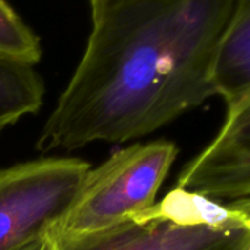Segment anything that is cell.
Wrapping results in <instances>:
<instances>
[{
  "mask_svg": "<svg viewBox=\"0 0 250 250\" xmlns=\"http://www.w3.org/2000/svg\"><path fill=\"white\" fill-rule=\"evenodd\" d=\"M235 0H112L36 147L145 137L216 97L212 69Z\"/></svg>",
  "mask_w": 250,
  "mask_h": 250,
  "instance_id": "obj_1",
  "label": "cell"
},
{
  "mask_svg": "<svg viewBox=\"0 0 250 250\" xmlns=\"http://www.w3.org/2000/svg\"><path fill=\"white\" fill-rule=\"evenodd\" d=\"M178 155L172 142L136 143L90 168L62 224L52 234L85 235L133 221L156 203Z\"/></svg>",
  "mask_w": 250,
  "mask_h": 250,
  "instance_id": "obj_2",
  "label": "cell"
},
{
  "mask_svg": "<svg viewBox=\"0 0 250 250\" xmlns=\"http://www.w3.org/2000/svg\"><path fill=\"white\" fill-rule=\"evenodd\" d=\"M90 168L78 158H42L0 169V250H21L55 232Z\"/></svg>",
  "mask_w": 250,
  "mask_h": 250,
  "instance_id": "obj_3",
  "label": "cell"
},
{
  "mask_svg": "<svg viewBox=\"0 0 250 250\" xmlns=\"http://www.w3.org/2000/svg\"><path fill=\"white\" fill-rule=\"evenodd\" d=\"M49 238L52 250H246L250 231L128 221L93 234H50Z\"/></svg>",
  "mask_w": 250,
  "mask_h": 250,
  "instance_id": "obj_4",
  "label": "cell"
},
{
  "mask_svg": "<svg viewBox=\"0 0 250 250\" xmlns=\"http://www.w3.org/2000/svg\"><path fill=\"white\" fill-rule=\"evenodd\" d=\"M210 199H250V146H206L180 172L177 186Z\"/></svg>",
  "mask_w": 250,
  "mask_h": 250,
  "instance_id": "obj_5",
  "label": "cell"
},
{
  "mask_svg": "<svg viewBox=\"0 0 250 250\" xmlns=\"http://www.w3.org/2000/svg\"><path fill=\"white\" fill-rule=\"evenodd\" d=\"M133 222H167L191 228L250 231V199L222 202L174 187L161 202L137 215Z\"/></svg>",
  "mask_w": 250,
  "mask_h": 250,
  "instance_id": "obj_6",
  "label": "cell"
},
{
  "mask_svg": "<svg viewBox=\"0 0 250 250\" xmlns=\"http://www.w3.org/2000/svg\"><path fill=\"white\" fill-rule=\"evenodd\" d=\"M212 81L225 107L250 96V0H235L218 42Z\"/></svg>",
  "mask_w": 250,
  "mask_h": 250,
  "instance_id": "obj_7",
  "label": "cell"
},
{
  "mask_svg": "<svg viewBox=\"0 0 250 250\" xmlns=\"http://www.w3.org/2000/svg\"><path fill=\"white\" fill-rule=\"evenodd\" d=\"M46 85L36 65L0 55V134L43 106Z\"/></svg>",
  "mask_w": 250,
  "mask_h": 250,
  "instance_id": "obj_8",
  "label": "cell"
},
{
  "mask_svg": "<svg viewBox=\"0 0 250 250\" xmlns=\"http://www.w3.org/2000/svg\"><path fill=\"white\" fill-rule=\"evenodd\" d=\"M0 55L31 65H37L43 55L40 37L6 0H0Z\"/></svg>",
  "mask_w": 250,
  "mask_h": 250,
  "instance_id": "obj_9",
  "label": "cell"
},
{
  "mask_svg": "<svg viewBox=\"0 0 250 250\" xmlns=\"http://www.w3.org/2000/svg\"><path fill=\"white\" fill-rule=\"evenodd\" d=\"M208 146H250V96L227 107L224 122Z\"/></svg>",
  "mask_w": 250,
  "mask_h": 250,
  "instance_id": "obj_10",
  "label": "cell"
},
{
  "mask_svg": "<svg viewBox=\"0 0 250 250\" xmlns=\"http://www.w3.org/2000/svg\"><path fill=\"white\" fill-rule=\"evenodd\" d=\"M21 250H52V243H50V238H42V240H37L25 247H22Z\"/></svg>",
  "mask_w": 250,
  "mask_h": 250,
  "instance_id": "obj_11",
  "label": "cell"
},
{
  "mask_svg": "<svg viewBox=\"0 0 250 250\" xmlns=\"http://www.w3.org/2000/svg\"><path fill=\"white\" fill-rule=\"evenodd\" d=\"M112 0H88V6H90V15H91V20L94 17H97L102 9L109 3Z\"/></svg>",
  "mask_w": 250,
  "mask_h": 250,
  "instance_id": "obj_12",
  "label": "cell"
},
{
  "mask_svg": "<svg viewBox=\"0 0 250 250\" xmlns=\"http://www.w3.org/2000/svg\"><path fill=\"white\" fill-rule=\"evenodd\" d=\"M246 250H250V244H249V246L246 247Z\"/></svg>",
  "mask_w": 250,
  "mask_h": 250,
  "instance_id": "obj_13",
  "label": "cell"
}]
</instances>
